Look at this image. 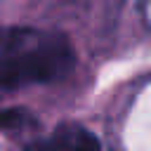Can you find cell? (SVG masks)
I'll return each instance as SVG.
<instances>
[{
  "instance_id": "6da1fadb",
  "label": "cell",
  "mask_w": 151,
  "mask_h": 151,
  "mask_svg": "<svg viewBox=\"0 0 151 151\" xmlns=\"http://www.w3.org/2000/svg\"><path fill=\"white\" fill-rule=\"evenodd\" d=\"M76 66L71 42L31 26H0V90L64 80Z\"/></svg>"
},
{
  "instance_id": "7a4b0ae2",
  "label": "cell",
  "mask_w": 151,
  "mask_h": 151,
  "mask_svg": "<svg viewBox=\"0 0 151 151\" xmlns=\"http://www.w3.org/2000/svg\"><path fill=\"white\" fill-rule=\"evenodd\" d=\"M28 146L31 149H85V151H97L101 144L83 125L68 123V125L57 127L50 142H35V144H28Z\"/></svg>"
},
{
  "instance_id": "3957f363",
  "label": "cell",
  "mask_w": 151,
  "mask_h": 151,
  "mask_svg": "<svg viewBox=\"0 0 151 151\" xmlns=\"http://www.w3.org/2000/svg\"><path fill=\"white\" fill-rule=\"evenodd\" d=\"M26 123H31L26 109H0V130H21Z\"/></svg>"
}]
</instances>
